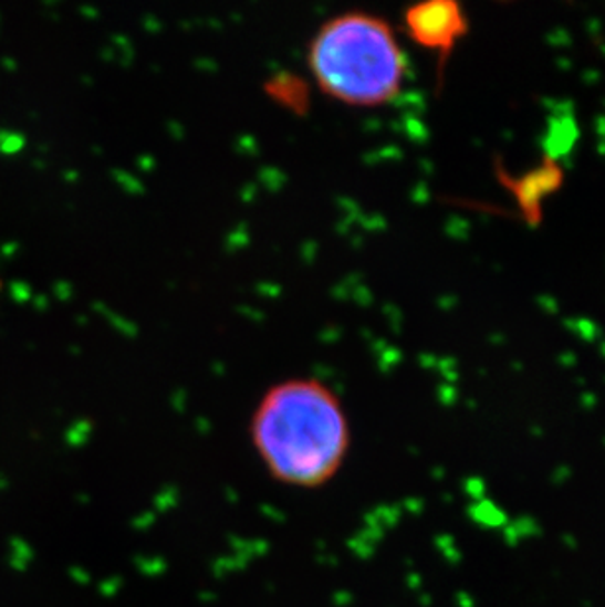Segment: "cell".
Wrapping results in <instances>:
<instances>
[{
    "label": "cell",
    "mask_w": 605,
    "mask_h": 607,
    "mask_svg": "<svg viewBox=\"0 0 605 607\" xmlns=\"http://www.w3.org/2000/svg\"><path fill=\"white\" fill-rule=\"evenodd\" d=\"M248 435L275 484L315 492L343 472L352 431L343 399L316 378H288L258 399Z\"/></svg>",
    "instance_id": "obj_1"
},
{
    "label": "cell",
    "mask_w": 605,
    "mask_h": 607,
    "mask_svg": "<svg viewBox=\"0 0 605 607\" xmlns=\"http://www.w3.org/2000/svg\"><path fill=\"white\" fill-rule=\"evenodd\" d=\"M404 27L415 44L447 55L468 32V20L457 2L432 0L405 10Z\"/></svg>",
    "instance_id": "obj_3"
},
{
    "label": "cell",
    "mask_w": 605,
    "mask_h": 607,
    "mask_svg": "<svg viewBox=\"0 0 605 607\" xmlns=\"http://www.w3.org/2000/svg\"><path fill=\"white\" fill-rule=\"evenodd\" d=\"M307 67L323 95L354 108L392 103L407 77L394 28L362 10L336 14L316 28L307 45Z\"/></svg>",
    "instance_id": "obj_2"
}]
</instances>
